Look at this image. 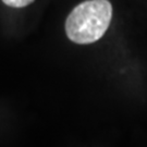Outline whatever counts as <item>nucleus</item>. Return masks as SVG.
Listing matches in <instances>:
<instances>
[{"label": "nucleus", "mask_w": 147, "mask_h": 147, "mask_svg": "<svg viewBox=\"0 0 147 147\" xmlns=\"http://www.w3.org/2000/svg\"><path fill=\"white\" fill-rule=\"evenodd\" d=\"M112 16L108 0H88L80 3L65 22L68 37L76 44H90L106 33Z\"/></svg>", "instance_id": "1"}, {"label": "nucleus", "mask_w": 147, "mask_h": 147, "mask_svg": "<svg viewBox=\"0 0 147 147\" xmlns=\"http://www.w3.org/2000/svg\"><path fill=\"white\" fill-rule=\"evenodd\" d=\"M7 5L13 8H22L32 3L34 0H2Z\"/></svg>", "instance_id": "2"}]
</instances>
